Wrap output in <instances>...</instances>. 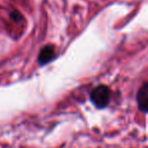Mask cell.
Here are the masks:
<instances>
[{"label":"cell","mask_w":148,"mask_h":148,"mask_svg":"<svg viewBox=\"0 0 148 148\" xmlns=\"http://www.w3.org/2000/svg\"><path fill=\"white\" fill-rule=\"evenodd\" d=\"M137 103L141 112L148 114V83H144L137 92Z\"/></svg>","instance_id":"cell-2"},{"label":"cell","mask_w":148,"mask_h":148,"mask_svg":"<svg viewBox=\"0 0 148 148\" xmlns=\"http://www.w3.org/2000/svg\"><path fill=\"white\" fill-rule=\"evenodd\" d=\"M111 92L110 89L106 85H99L95 87L90 92V101L99 109H103L110 103Z\"/></svg>","instance_id":"cell-1"},{"label":"cell","mask_w":148,"mask_h":148,"mask_svg":"<svg viewBox=\"0 0 148 148\" xmlns=\"http://www.w3.org/2000/svg\"><path fill=\"white\" fill-rule=\"evenodd\" d=\"M53 59H55V49H54V47L51 45L45 46L39 55V63L41 65H45V64L51 62Z\"/></svg>","instance_id":"cell-3"}]
</instances>
